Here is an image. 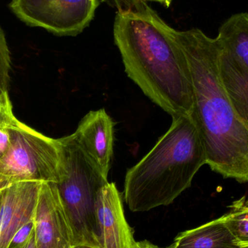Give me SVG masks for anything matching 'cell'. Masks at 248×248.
<instances>
[{
  "instance_id": "1",
  "label": "cell",
  "mask_w": 248,
  "mask_h": 248,
  "mask_svg": "<svg viewBox=\"0 0 248 248\" xmlns=\"http://www.w3.org/2000/svg\"><path fill=\"white\" fill-rule=\"evenodd\" d=\"M102 2L116 10L113 37L128 77L172 118L190 116L192 78L175 29L144 0Z\"/></svg>"
},
{
  "instance_id": "2",
  "label": "cell",
  "mask_w": 248,
  "mask_h": 248,
  "mask_svg": "<svg viewBox=\"0 0 248 248\" xmlns=\"http://www.w3.org/2000/svg\"><path fill=\"white\" fill-rule=\"evenodd\" d=\"M175 38L189 66L193 88L190 116L203 142L207 165L224 178L248 182V128L220 80L218 40L199 29L175 30Z\"/></svg>"
},
{
  "instance_id": "3",
  "label": "cell",
  "mask_w": 248,
  "mask_h": 248,
  "mask_svg": "<svg viewBox=\"0 0 248 248\" xmlns=\"http://www.w3.org/2000/svg\"><path fill=\"white\" fill-rule=\"evenodd\" d=\"M172 119L167 132L125 173L124 200L132 212L173 203L207 164L205 147L192 117Z\"/></svg>"
},
{
  "instance_id": "4",
  "label": "cell",
  "mask_w": 248,
  "mask_h": 248,
  "mask_svg": "<svg viewBox=\"0 0 248 248\" xmlns=\"http://www.w3.org/2000/svg\"><path fill=\"white\" fill-rule=\"evenodd\" d=\"M63 150L65 173L56 184L68 215L74 244L100 248L97 234V196L108 182L75 134L59 139Z\"/></svg>"
},
{
  "instance_id": "5",
  "label": "cell",
  "mask_w": 248,
  "mask_h": 248,
  "mask_svg": "<svg viewBox=\"0 0 248 248\" xmlns=\"http://www.w3.org/2000/svg\"><path fill=\"white\" fill-rule=\"evenodd\" d=\"M8 131V148L0 158L1 177L10 184H58L63 180L66 171L59 139L47 137L20 121Z\"/></svg>"
},
{
  "instance_id": "6",
  "label": "cell",
  "mask_w": 248,
  "mask_h": 248,
  "mask_svg": "<svg viewBox=\"0 0 248 248\" xmlns=\"http://www.w3.org/2000/svg\"><path fill=\"white\" fill-rule=\"evenodd\" d=\"M217 39L220 80L236 113L248 128V13L227 19Z\"/></svg>"
},
{
  "instance_id": "7",
  "label": "cell",
  "mask_w": 248,
  "mask_h": 248,
  "mask_svg": "<svg viewBox=\"0 0 248 248\" xmlns=\"http://www.w3.org/2000/svg\"><path fill=\"white\" fill-rule=\"evenodd\" d=\"M99 4V0H12L9 6L28 26L76 36L90 26Z\"/></svg>"
},
{
  "instance_id": "8",
  "label": "cell",
  "mask_w": 248,
  "mask_h": 248,
  "mask_svg": "<svg viewBox=\"0 0 248 248\" xmlns=\"http://www.w3.org/2000/svg\"><path fill=\"white\" fill-rule=\"evenodd\" d=\"M33 222L36 248L75 246L71 224L56 184H41Z\"/></svg>"
},
{
  "instance_id": "9",
  "label": "cell",
  "mask_w": 248,
  "mask_h": 248,
  "mask_svg": "<svg viewBox=\"0 0 248 248\" xmlns=\"http://www.w3.org/2000/svg\"><path fill=\"white\" fill-rule=\"evenodd\" d=\"M42 183L16 182L0 192V248H8L16 233L33 221Z\"/></svg>"
},
{
  "instance_id": "10",
  "label": "cell",
  "mask_w": 248,
  "mask_h": 248,
  "mask_svg": "<svg viewBox=\"0 0 248 248\" xmlns=\"http://www.w3.org/2000/svg\"><path fill=\"white\" fill-rule=\"evenodd\" d=\"M96 208L100 248H133L134 231L125 219L116 184L108 182L99 190Z\"/></svg>"
},
{
  "instance_id": "11",
  "label": "cell",
  "mask_w": 248,
  "mask_h": 248,
  "mask_svg": "<svg viewBox=\"0 0 248 248\" xmlns=\"http://www.w3.org/2000/svg\"><path fill=\"white\" fill-rule=\"evenodd\" d=\"M103 174L108 176L114 145V123L104 108L91 110L74 133Z\"/></svg>"
},
{
  "instance_id": "12",
  "label": "cell",
  "mask_w": 248,
  "mask_h": 248,
  "mask_svg": "<svg viewBox=\"0 0 248 248\" xmlns=\"http://www.w3.org/2000/svg\"><path fill=\"white\" fill-rule=\"evenodd\" d=\"M167 248H240L223 217L181 232Z\"/></svg>"
},
{
  "instance_id": "13",
  "label": "cell",
  "mask_w": 248,
  "mask_h": 248,
  "mask_svg": "<svg viewBox=\"0 0 248 248\" xmlns=\"http://www.w3.org/2000/svg\"><path fill=\"white\" fill-rule=\"evenodd\" d=\"M230 211L222 216L224 223L240 248H248V200L246 197L233 202Z\"/></svg>"
},
{
  "instance_id": "14",
  "label": "cell",
  "mask_w": 248,
  "mask_h": 248,
  "mask_svg": "<svg viewBox=\"0 0 248 248\" xmlns=\"http://www.w3.org/2000/svg\"><path fill=\"white\" fill-rule=\"evenodd\" d=\"M12 69L11 55L4 31L0 27V94L8 93Z\"/></svg>"
},
{
  "instance_id": "15",
  "label": "cell",
  "mask_w": 248,
  "mask_h": 248,
  "mask_svg": "<svg viewBox=\"0 0 248 248\" xmlns=\"http://www.w3.org/2000/svg\"><path fill=\"white\" fill-rule=\"evenodd\" d=\"M19 120L13 114V106L8 93L0 94V129L9 131Z\"/></svg>"
},
{
  "instance_id": "16",
  "label": "cell",
  "mask_w": 248,
  "mask_h": 248,
  "mask_svg": "<svg viewBox=\"0 0 248 248\" xmlns=\"http://www.w3.org/2000/svg\"><path fill=\"white\" fill-rule=\"evenodd\" d=\"M33 232V222L28 223L22 227L13 237L8 248H17L26 243Z\"/></svg>"
},
{
  "instance_id": "17",
  "label": "cell",
  "mask_w": 248,
  "mask_h": 248,
  "mask_svg": "<svg viewBox=\"0 0 248 248\" xmlns=\"http://www.w3.org/2000/svg\"><path fill=\"white\" fill-rule=\"evenodd\" d=\"M10 134L6 130L0 129V158L4 155L8 148Z\"/></svg>"
},
{
  "instance_id": "18",
  "label": "cell",
  "mask_w": 248,
  "mask_h": 248,
  "mask_svg": "<svg viewBox=\"0 0 248 248\" xmlns=\"http://www.w3.org/2000/svg\"><path fill=\"white\" fill-rule=\"evenodd\" d=\"M133 248H161L158 246L153 244L147 240H143V241L136 242Z\"/></svg>"
},
{
  "instance_id": "19",
  "label": "cell",
  "mask_w": 248,
  "mask_h": 248,
  "mask_svg": "<svg viewBox=\"0 0 248 248\" xmlns=\"http://www.w3.org/2000/svg\"><path fill=\"white\" fill-rule=\"evenodd\" d=\"M17 248H36V245H35L34 230H33V233H32L31 237H29L28 241Z\"/></svg>"
},
{
  "instance_id": "20",
  "label": "cell",
  "mask_w": 248,
  "mask_h": 248,
  "mask_svg": "<svg viewBox=\"0 0 248 248\" xmlns=\"http://www.w3.org/2000/svg\"><path fill=\"white\" fill-rule=\"evenodd\" d=\"M144 1H157V2H159L160 3V4H163L164 7H169L171 5V3L172 1H173V0H144Z\"/></svg>"
},
{
  "instance_id": "21",
  "label": "cell",
  "mask_w": 248,
  "mask_h": 248,
  "mask_svg": "<svg viewBox=\"0 0 248 248\" xmlns=\"http://www.w3.org/2000/svg\"><path fill=\"white\" fill-rule=\"evenodd\" d=\"M10 185V184L7 180H5L4 178L0 176V192H1L3 189H5Z\"/></svg>"
},
{
  "instance_id": "22",
  "label": "cell",
  "mask_w": 248,
  "mask_h": 248,
  "mask_svg": "<svg viewBox=\"0 0 248 248\" xmlns=\"http://www.w3.org/2000/svg\"><path fill=\"white\" fill-rule=\"evenodd\" d=\"M74 248H94L90 247V246H84V245H78V246H74Z\"/></svg>"
},
{
  "instance_id": "23",
  "label": "cell",
  "mask_w": 248,
  "mask_h": 248,
  "mask_svg": "<svg viewBox=\"0 0 248 248\" xmlns=\"http://www.w3.org/2000/svg\"></svg>"
}]
</instances>
